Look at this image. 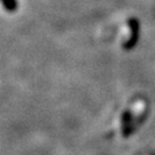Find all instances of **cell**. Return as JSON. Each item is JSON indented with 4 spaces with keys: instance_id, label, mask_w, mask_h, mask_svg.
I'll list each match as a JSON object with an SVG mask.
<instances>
[{
    "instance_id": "6da1fadb",
    "label": "cell",
    "mask_w": 155,
    "mask_h": 155,
    "mask_svg": "<svg viewBox=\"0 0 155 155\" xmlns=\"http://www.w3.org/2000/svg\"><path fill=\"white\" fill-rule=\"evenodd\" d=\"M145 111L144 102H136L125 114H122L116 122L117 136L121 138H127L138 127L140 118Z\"/></svg>"
}]
</instances>
